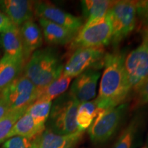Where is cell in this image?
Returning <instances> with one entry per match:
<instances>
[{"label": "cell", "mask_w": 148, "mask_h": 148, "mask_svg": "<svg viewBox=\"0 0 148 148\" xmlns=\"http://www.w3.org/2000/svg\"><path fill=\"white\" fill-rule=\"evenodd\" d=\"M136 6L137 18L142 25H148V0L136 1Z\"/></svg>", "instance_id": "cell-27"}, {"label": "cell", "mask_w": 148, "mask_h": 148, "mask_svg": "<svg viewBox=\"0 0 148 148\" xmlns=\"http://www.w3.org/2000/svg\"><path fill=\"white\" fill-rule=\"evenodd\" d=\"M32 148H37V146H36V143H35L34 141V143H33V145H32Z\"/></svg>", "instance_id": "cell-31"}, {"label": "cell", "mask_w": 148, "mask_h": 148, "mask_svg": "<svg viewBox=\"0 0 148 148\" xmlns=\"http://www.w3.org/2000/svg\"><path fill=\"white\" fill-rule=\"evenodd\" d=\"M19 29L23 45L24 60L25 62L28 60L34 51L41 47L43 36L41 28L32 20L25 22Z\"/></svg>", "instance_id": "cell-14"}, {"label": "cell", "mask_w": 148, "mask_h": 148, "mask_svg": "<svg viewBox=\"0 0 148 148\" xmlns=\"http://www.w3.org/2000/svg\"><path fill=\"white\" fill-rule=\"evenodd\" d=\"M0 9L16 27L32 20L34 3L27 0H1Z\"/></svg>", "instance_id": "cell-12"}, {"label": "cell", "mask_w": 148, "mask_h": 148, "mask_svg": "<svg viewBox=\"0 0 148 148\" xmlns=\"http://www.w3.org/2000/svg\"><path fill=\"white\" fill-rule=\"evenodd\" d=\"M97 108L95 101H89L79 104L77 109L76 122L79 131L86 130L89 128L92 121L97 114L101 112Z\"/></svg>", "instance_id": "cell-22"}, {"label": "cell", "mask_w": 148, "mask_h": 148, "mask_svg": "<svg viewBox=\"0 0 148 148\" xmlns=\"http://www.w3.org/2000/svg\"><path fill=\"white\" fill-rule=\"evenodd\" d=\"M84 132L78 131L69 135L56 134L48 128L34 140L37 148H76Z\"/></svg>", "instance_id": "cell-13"}, {"label": "cell", "mask_w": 148, "mask_h": 148, "mask_svg": "<svg viewBox=\"0 0 148 148\" xmlns=\"http://www.w3.org/2000/svg\"><path fill=\"white\" fill-rule=\"evenodd\" d=\"M114 1L108 0L81 1L83 15L86 19V22L90 21L106 15Z\"/></svg>", "instance_id": "cell-20"}, {"label": "cell", "mask_w": 148, "mask_h": 148, "mask_svg": "<svg viewBox=\"0 0 148 148\" xmlns=\"http://www.w3.org/2000/svg\"><path fill=\"white\" fill-rule=\"evenodd\" d=\"M125 53L114 52L105 57L99 93L94 99L100 110L125 103L132 91L125 70Z\"/></svg>", "instance_id": "cell-1"}, {"label": "cell", "mask_w": 148, "mask_h": 148, "mask_svg": "<svg viewBox=\"0 0 148 148\" xmlns=\"http://www.w3.org/2000/svg\"><path fill=\"white\" fill-rule=\"evenodd\" d=\"M132 108H138L148 103V78L134 90Z\"/></svg>", "instance_id": "cell-25"}, {"label": "cell", "mask_w": 148, "mask_h": 148, "mask_svg": "<svg viewBox=\"0 0 148 148\" xmlns=\"http://www.w3.org/2000/svg\"><path fill=\"white\" fill-rule=\"evenodd\" d=\"M26 110L27 108H21L10 110L3 118L0 119V143L7 140L8 134L12 130L14 125L25 113Z\"/></svg>", "instance_id": "cell-24"}, {"label": "cell", "mask_w": 148, "mask_h": 148, "mask_svg": "<svg viewBox=\"0 0 148 148\" xmlns=\"http://www.w3.org/2000/svg\"><path fill=\"white\" fill-rule=\"evenodd\" d=\"M14 25L7 16L0 12V34L13 27Z\"/></svg>", "instance_id": "cell-28"}, {"label": "cell", "mask_w": 148, "mask_h": 148, "mask_svg": "<svg viewBox=\"0 0 148 148\" xmlns=\"http://www.w3.org/2000/svg\"><path fill=\"white\" fill-rule=\"evenodd\" d=\"M10 110L5 101L0 97V119L3 118Z\"/></svg>", "instance_id": "cell-29"}, {"label": "cell", "mask_w": 148, "mask_h": 148, "mask_svg": "<svg viewBox=\"0 0 148 148\" xmlns=\"http://www.w3.org/2000/svg\"><path fill=\"white\" fill-rule=\"evenodd\" d=\"M34 140L15 136L7 139L1 148H32Z\"/></svg>", "instance_id": "cell-26"}, {"label": "cell", "mask_w": 148, "mask_h": 148, "mask_svg": "<svg viewBox=\"0 0 148 148\" xmlns=\"http://www.w3.org/2000/svg\"><path fill=\"white\" fill-rule=\"evenodd\" d=\"M141 148H148V147L147 145H145V146H144V147H141Z\"/></svg>", "instance_id": "cell-32"}, {"label": "cell", "mask_w": 148, "mask_h": 148, "mask_svg": "<svg viewBox=\"0 0 148 148\" xmlns=\"http://www.w3.org/2000/svg\"><path fill=\"white\" fill-rule=\"evenodd\" d=\"M141 117L135 115L116 139L112 148H134L138 140Z\"/></svg>", "instance_id": "cell-19"}, {"label": "cell", "mask_w": 148, "mask_h": 148, "mask_svg": "<svg viewBox=\"0 0 148 148\" xmlns=\"http://www.w3.org/2000/svg\"><path fill=\"white\" fill-rule=\"evenodd\" d=\"M10 110L27 108L38 97V89L25 75H19L1 92Z\"/></svg>", "instance_id": "cell-8"}, {"label": "cell", "mask_w": 148, "mask_h": 148, "mask_svg": "<svg viewBox=\"0 0 148 148\" xmlns=\"http://www.w3.org/2000/svg\"><path fill=\"white\" fill-rule=\"evenodd\" d=\"M100 75L99 70H86L75 77L69 92L80 103L89 101L95 97L97 82Z\"/></svg>", "instance_id": "cell-11"}, {"label": "cell", "mask_w": 148, "mask_h": 148, "mask_svg": "<svg viewBox=\"0 0 148 148\" xmlns=\"http://www.w3.org/2000/svg\"><path fill=\"white\" fill-rule=\"evenodd\" d=\"M129 108V103L125 102L101 111L88 128V134L92 143L99 145L108 141L119 129Z\"/></svg>", "instance_id": "cell-6"}, {"label": "cell", "mask_w": 148, "mask_h": 148, "mask_svg": "<svg viewBox=\"0 0 148 148\" xmlns=\"http://www.w3.org/2000/svg\"><path fill=\"white\" fill-rule=\"evenodd\" d=\"M112 25L107 13L102 17L86 22L70 43L74 51L81 47H103L110 43Z\"/></svg>", "instance_id": "cell-5"}, {"label": "cell", "mask_w": 148, "mask_h": 148, "mask_svg": "<svg viewBox=\"0 0 148 148\" xmlns=\"http://www.w3.org/2000/svg\"><path fill=\"white\" fill-rule=\"evenodd\" d=\"M64 64L55 49H38L31 55L24 67L23 75L38 88L47 86L62 74Z\"/></svg>", "instance_id": "cell-2"}, {"label": "cell", "mask_w": 148, "mask_h": 148, "mask_svg": "<svg viewBox=\"0 0 148 148\" xmlns=\"http://www.w3.org/2000/svg\"><path fill=\"white\" fill-rule=\"evenodd\" d=\"M24 61L6 54L0 60V92L19 76Z\"/></svg>", "instance_id": "cell-17"}, {"label": "cell", "mask_w": 148, "mask_h": 148, "mask_svg": "<svg viewBox=\"0 0 148 148\" xmlns=\"http://www.w3.org/2000/svg\"><path fill=\"white\" fill-rule=\"evenodd\" d=\"M79 104L69 92L56 98L51 105L47 119L48 129L60 135H69L79 131L76 122Z\"/></svg>", "instance_id": "cell-3"}, {"label": "cell", "mask_w": 148, "mask_h": 148, "mask_svg": "<svg viewBox=\"0 0 148 148\" xmlns=\"http://www.w3.org/2000/svg\"><path fill=\"white\" fill-rule=\"evenodd\" d=\"M42 36L49 45H64L71 43L77 32L43 18H39Z\"/></svg>", "instance_id": "cell-15"}, {"label": "cell", "mask_w": 148, "mask_h": 148, "mask_svg": "<svg viewBox=\"0 0 148 148\" xmlns=\"http://www.w3.org/2000/svg\"><path fill=\"white\" fill-rule=\"evenodd\" d=\"M107 53L103 47L78 48L64 65L62 74L73 78L88 69H102Z\"/></svg>", "instance_id": "cell-7"}, {"label": "cell", "mask_w": 148, "mask_h": 148, "mask_svg": "<svg viewBox=\"0 0 148 148\" xmlns=\"http://www.w3.org/2000/svg\"><path fill=\"white\" fill-rule=\"evenodd\" d=\"M52 101L43 99H37L27 108L25 112L29 114L40 126L45 127L46 121L50 114Z\"/></svg>", "instance_id": "cell-23"}, {"label": "cell", "mask_w": 148, "mask_h": 148, "mask_svg": "<svg viewBox=\"0 0 148 148\" xmlns=\"http://www.w3.org/2000/svg\"><path fill=\"white\" fill-rule=\"evenodd\" d=\"M34 12L39 18H43L74 32H78L84 25L82 18L66 12L50 3H35Z\"/></svg>", "instance_id": "cell-10"}, {"label": "cell", "mask_w": 148, "mask_h": 148, "mask_svg": "<svg viewBox=\"0 0 148 148\" xmlns=\"http://www.w3.org/2000/svg\"><path fill=\"white\" fill-rule=\"evenodd\" d=\"M112 25L110 43L116 47L134 30L136 25V1H114L108 12Z\"/></svg>", "instance_id": "cell-4"}, {"label": "cell", "mask_w": 148, "mask_h": 148, "mask_svg": "<svg viewBox=\"0 0 148 148\" xmlns=\"http://www.w3.org/2000/svg\"><path fill=\"white\" fill-rule=\"evenodd\" d=\"M142 34H143V37L148 38V25H143V27H142Z\"/></svg>", "instance_id": "cell-30"}, {"label": "cell", "mask_w": 148, "mask_h": 148, "mask_svg": "<svg viewBox=\"0 0 148 148\" xmlns=\"http://www.w3.org/2000/svg\"><path fill=\"white\" fill-rule=\"evenodd\" d=\"M148 147V136H147V145H146Z\"/></svg>", "instance_id": "cell-33"}, {"label": "cell", "mask_w": 148, "mask_h": 148, "mask_svg": "<svg viewBox=\"0 0 148 148\" xmlns=\"http://www.w3.org/2000/svg\"><path fill=\"white\" fill-rule=\"evenodd\" d=\"M71 77L61 75L47 86L42 88H38V95L37 99H43L51 101L60 97L67 90L71 81Z\"/></svg>", "instance_id": "cell-21"}, {"label": "cell", "mask_w": 148, "mask_h": 148, "mask_svg": "<svg viewBox=\"0 0 148 148\" xmlns=\"http://www.w3.org/2000/svg\"><path fill=\"white\" fill-rule=\"evenodd\" d=\"M143 38L141 44L130 51L124 61L127 79L134 91L148 78V38Z\"/></svg>", "instance_id": "cell-9"}, {"label": "cell", "mask_w": 148, "mask_h": 148, "mask_svg": "<svg viewBox=\"0 0 148 148\" xmlns=\"http://www.w3.org/2000/svg\"><path fill=\"white\" fill-rule=\"evenodd\" d=\"M0 45L5 53L24 62L23 49L20 29L14 26L0 34Z\"/></svg>", "instance_id": "cell-16"}, {"label": "cell", "mask_w": 148, "mask_h": 148, "mask_svg": "<svg viewBox=\"0 0 148 148\" xmlns=\"http://www.w3.org/2000/svg\"><path fill=\"white\" fill-rule=\"evenodd\" d=\"M44 130L45 127L37 124L32 116L25 112L14 125L7 139L19 136L35 140Z\"/></svg>", "instance_id": "cell-18"}]
</instances>
